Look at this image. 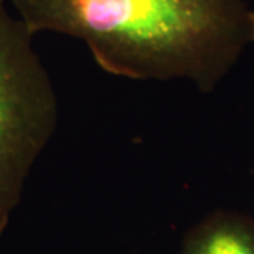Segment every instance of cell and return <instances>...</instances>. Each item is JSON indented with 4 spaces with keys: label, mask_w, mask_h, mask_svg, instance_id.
<instances>
[{
    "label": "cell",
    "mask_w": 254,
    "mask_h": 254,
    "mask_svg": "<svg viewBox=\"0 0 254 254\" xmlns=\"http://www.w3.org/2000/svg\"><path fill=\"white\" fill-rule=\"evenodd\" d=\"M34 33L83 41L105 72L210 92L254 43L246 0H11Z\"/></svg>",
    "instance_id": "1"
},
{
    "label": "cell",
    "mask_w": 254,
    "mask_h": 254,
    "mask_svg": "<svg viewBox=\"0 0 254 254\" xmlns=\"http://www.w3.org/2000/svg\"><path fill=\"white\" fill-rule=\"evenodd\" d=\"M34 36L0 0V237L58 123L54 85Z\"/></svg>",
    "instance_id": "2"
},
{
    "label": "cell",
    "mask_w": 254,
    "mask_h": 254,
    "mask_svg": "<svg viewBox=\"0 0 254 254\" xmlns=\"http://www.w3.org/2000/svg\"><path fill=\"white\" fill-rule=\"evenodd\" d=\"M181 254H254V219L216 212L185 235Z\"/></svg>",
    "instance_id": "3"
}]
</instances>
